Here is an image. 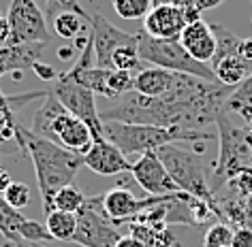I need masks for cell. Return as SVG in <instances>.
<instances>
[{"instance_id":"cell-1","label":"cell","mask_w":252,"mask_h":247,"mask_svg":"<svg viewBox=\"0 0 252 247\" xmlns=\"http://www.w3.org/2000/svg\"><path fill=\"white\" fill-rule=\"evenodd\" d=\"M233 90L218 81H205L192 75L178 73L171 92L158 98H148L137 92L109 100V107L98 111L103 122L148 124L165 128L201 130L224 113V103Z\"/></svg>"},{"instance_id":"cell-2","label":"cell","mask_w":252,"mask_h":247,"mask_svg":"<svg viewBox=\"0 0 252 247\" xmlns=\"http://www.w3.org/2000/svg\"><path fill=\"white\" fill-rule=\"evenodd\" d=\"M17 141L28 151L34 166L36 183L43 200V213L52 211V198L60 188L73 183L75 175L84 166V156H77L73 151L64 149L62 145L34 135L30 128H24L17 124Z\"/></svg>"},{"instance_id":"cell-3","label":"cell","mask_w":252,"mask_h":247,"mask_svg":"<svg viewBox=\"0 0 252 247\" xmlns=\"http://www.w3.org/2000/svg\"><path fill=\"white\" fill-rule=\"evenodd\" d=\"M103 135L113 143L122 154L141 156L146 151H156L165 145L192 141L201 143L214 135L203 130H186V128H165V126H148V124H126V122H103Z\"/></svg>"},{"instance_id":"cell-4","label":"cell","mask_w":252,"mask_h":247,"mask_svg":"<svg viewBox=\"0 0 252 247\" xmlns=\"http://www.w3.org/2000/svg\"><path fill=\"white\" fill-rule=\"evenodd\" d=\"M30 130L43 138L62 145L64 149L77 156H86V151L94 143L90 126L81 122L79 117H75L73 113H68L60 100L52 94V90H47V96L36 107Z\"/></svg>"},{"instance_id":"cell-5","label":"cell","mask_w":252,"mask_h":247,"mask_svg":"<svg viewBox=\"0 0 252 247\" xmlns=\"http://www.w3.org/2000/svg\"><path fill=\"white\" fill-rule=\"evenodd\" d=\"M218 126V160L212 173V192L216 196L224 183L244 170H252V132L244 124H233L231 113L216 119Z\"/></svg>"},{"instance_id":"cell-6","label":"cell","mask_w":252,"mask_h":247,"mask_svg":"<svg viewBox=\"0 0 252 247\" xmlns=\"http://www.w3.org/2000/svg\"><path fill=\"white\" fill-rule=\"evenodd\" d=\"M139 36V58L141 62H148L152 66L167 68L173 73L182 75H192V77L205 79V81H216L212 64L194 60L190 54L182 47L180 41L173 39H156L146 32H137Z\"/></svg>"},{"instance_id":"cell-7","label":"cell","mask_w":252,"mask_h":247,"mask_svg":"<svg viewBox=\"0 0 252 247\" xmlns=\"http://www.w3.org/2000/svg\"><path fill=\"white\" fill-rule=\"evenodd\" d=\"M156 154H158L162 164L167 166L171 179L175 181V186H178L182 192L207 200L216 209V215L220 218V207H218L216 196L212 192L210 181H207V177H205L203 160H201L197 154H190V151L178 147L175 143L156 149Z\"/></svg>"},{"instance_id":"cell-8","label":"cell","mask_w":252,"mask_h":247,"mask_svg":"<svg viewBox=\"0 0 252 247\" xmlns=\"http://www.w3.org/2000/svg\"><path fill=\"white\" fill-rule=\"evenodd\" d=\"M52 94L62 103V107L73 113L75 117H79L81 122H86L90 126L94 141L105 138L103 135V119L98 115V107H96V94L92 90H88L86 85H81L77 79H73L68 73H60L58 79L54 81Z\"/></svg>"},{"instance_id":"cell-9","label":"cell","mask_w":252,"mask_h":247,"mask_svg":"<svg viewBox=\"0 0 252 247\" xmlns=\"http://www.w3.org/2000/svg\"><path fill=\"white\" fill-rule=\"evenodd\" d=\"M120 230L100 209V196H86V205L77 211V228L73 243L81 247H116Z\"/></svg>"},{"instance_id":"cell-10","label":"cell","mask_w":252,"mask_h":247,"mask_svg":"<svg viewBox=\"0 0 252 247\" xmlns=\"http://www.w3.org/2000/svg\"><path fill=\"white\" fill-rule=\"evenodd\" d=\"M11 41L9 45H28V43H49L52 34L47 30V17L34 0H11L9 13Z\"/></svg>"},{"instance_id":"cell-11","label":"cell","mask_w":252,"mask_h":247,"mask_svg":"<svg viewBox=\"0 0 252 247\" xmlns=\"http://www.w3.org/2000/svg\"><path fill=\"white\" fill-rule=\"evenodd\" d=\"M130 175L148 196H169L182 192L156 151L137 156V160L130 164Z\"/></svg>"},{"instance_id":"cell-12","label":"cell","mask_w":252,"mask_h":247,"mask_svg":"<svg viewBox=\"0 0 252 247\" xmlns=\"http://www.w3.org/2000/svg\"><path fill=\"white\" fill-rule=\"evenodd\" d=\"M167 196H135L130 190L126 188H111L100 196V209L103 213L109 218L113 224L120 226V224H130L135 221V218L143 211H148L150 207L158 205L160 200H165Z\"/></svg>"},{"instance_id":"cell-13","label":"cell","mask_w":252,"mask_h":247,"mask_svg":"<svg viewBox=\"0 0 252 247\" xmlns=\"http://www.w3.org/2000/svg\"><path fill=\"white\" fill-rule=\"evenodd\" d=\"M90 36L94 43V62L98 68H111V58L120 47L139 45V36L116 28L103 15L90 17Z\"/></svg>"},{"instance_id":"cell-14","label":"cell","mask_w":252,"mask_h":247,"mask_svg":"<svg viewBox=\"0 0 252 247\" xmlns=\"http://www.w3.org/2000/svg\"><path fill=\"white\" fill-rule=\"evenodd\" d=\"M130 164L122 151L107 138H98L84 156V166L100 177H116L122 173H130Z\"/></svg>"},{"instance_id":"cell-15","label":"cell","mask_w":252,"mask_h":247,"mask_svg":"<svg viewBox=\"0 0 252 247\" xmlns=\"http://www.w3.org/2000/svg\"><path fill=\"white\" fill-rule=\"evenodd\" d=\"M186 13L184 9L175 7V4H160L152 7L150 13L143 20V32L156 39H173L180 41L182 32L186 28Z\"/></svg>"},{"instance_id":"cell-16","label":"cell","mask_w":252,"mask_h":247,"mask_svg":"<svg viewBox=\"0 0 252 247\" xmlns=\"http://www.w3.org/2000/svg\"><path fill=\"white\" fill-rule=\"evenodd\" d=\"M180 43L194 60L212 64L214 54H216V36H214L210 24H205L203 20L186 24L184 32L180 36Z\"/></svg>"},{"instance_id":"cell-17","label":"cell","mask_w":252,"mask_h":247,"mask_svg":"<svg viewBox=\"0 0 252 247\" xmlns=\"http://www.w3.org/2000/svg\"><path fill=\"white\" fill-rule=\"evenodd\" d=\"M175 79H178V73L167 71V68H158V66L139 68L133 79V92L148 98H158L173 90Z\"/></svg>"},{"instance_id":"cell-18","label":"cell","mask_w":252,"mask_h":247,"mask_svg":"<svg viewBox=\"0 0 252 247\" xmlns=\"http://www.w3.org/2000/svg\"><path fill=\"white\" fill-rule=\"evenodd\" d=\"M130 226V232L135 239H139L146 247H171L175 245L173 232L169 230V226H154V224H139V221H133Z\"/></svg>"},{"instance_id":"cell-19","label":"cell","mask_w":252,"mask_h":247,"mask_svg":"<svg viewBox=\"0 0 252 247\" xmlns=\"http://www.w3.org/2000/svg\"><path fill=\"white\" fill-rule=\"evenodd\" d=\"M90 24V15L88 13H75V11H62L52 20V28L60 39L75 41L79 39L86 26Z\"/></svg>"},{"instance_id":"cell-20","label":"cell","mask_w":252,"mask_h":247,"mask_svg":"<svg viewBox=\"0 0 252 247\" xmlns=\"http://www.w3.org/2000/svg\"><path fill=\"white\" fill-rule=\"evenodd\" d=\"M224 111L235 113L244 122L252 117V73L239 85H235V90L229 94V98L224 103Z\"/></svg>"},{"instance_id":"cell-21","label":"cell","mask_w":252,"mask_h":247,"mask_svg":"<svg viewBox=\"0 0 252 247\" xmlns=\"http://www.w3.org/2000/svg\"><path fill=\"white\" fill-rule=\"evenodd\" d=\"M214 73H216L218 83H222L226 87H235L248 77V62L242 60L239 55H231V58L220 60L214 66Z\"/></svg>"},{"instance_id":"cell-22","label":"cell","mask_w":252,"mask_h":247,"mask_svg":"<svg viewBox=\"0 0 252 247\" xmlns=\"http://www.w3.org/2000/svg\"><path fill=\"white\" fill-rule=\"evenodd\" d=\"M45 226L52 239L56 241H73L75 228H77V213H68V211H49L45 215Z\"/></svg>"},{"instance_id":"cell-23","label":"cell","mask_w":252,"mask_h":247,"mask_svg":"<svg viewBox=\"0 0 252 247\" xmlns=\"http://www.w3.org/2000/svg\"><path fill=\"white\" fill-rule=\"evenodd\" d=\"M24 215L22 211H17L4 200V196L0 194V234L9 241V243H22L20 237V226L24 224Z\"/></svg>"},{"instance_id":"cell-24","label":"cell","mask_w":252,"mask_h":247,"mask_svg":"<svg viewBox=\"0 0 252 247\" xmlns=\"http://www.w3.org/2000/svg\"><path fill=\"white\" fill-rule=\"evenodd\" d=\"M214 30V36H216V54H214V60H212V68L218 64L220 60L224 58H231V55H239V41L231 30H226L222 26H212Z\"/></svg>"},{"instance_id":"cell-25","label":"cell","mask_w":252,"mask_h":247,"mask_svg":"<svg viewBox=\"0 0 252 247\" xmlns=\"http://www.w3.org/2000/svg\"><path fill=\"white\" fill-rule=\"evenodd\" d=\"M86 205V196L81 190H77L73 183L60 188L58 192L54 194L52 198V211L58 209V211H68V213H77L81 207Z\"/></svg>"},{"instance_id":"cell-26","label":"cell","mask_w":252,"mask_h":247,"mask_svg":"<svg viewBox=\"0 0 252 247\" xmlns=\"http://www.w3.org/2000/svg\"><path fill=\"white\" fill-rule=\"evenodd\" d=\"M111 7L120 20L137 22L146 20V15L152 9V0H111Z\"/></svg>"},{"instance_id":"cell-27","label":"cell","mask_w":252,"mask_h":247,"mask_svg":"<svg viewBox=\"0 0 252 247\" xmlns=\"http://www.w3.org/2000/svg\"><path fill=\"white\" fill-rule=\"evenodd\" d=\"M141 66V58H139V45H126L120 47L111 58V68L118 71H130L135 73Z\"/></svg>"},{"instance_id":"cell-28","label":"cell","mask_w":252,"mask_h":247,"mask_svg":"<svg viewBox=\"0 0 252 247\" xmlns=\"http://www.w3.org/2000/svg\"><path fill=\"white\" fill-rule=\"evenodd\" d=\"M231 243H233V230L222 220L207 228L203 237V247H231Z\"/></svg>"},{"instance_id":"cell-29","label":"cell","mask_w":252,"mask_h":247,"mask_svg":"<svg viewBox=\"0 0 252 247\" xmlns=\"http://www.w3.org/2000/svg\"><path fill=\"white\" fill-rule=\"evenodd\" d=\"M2 196H4V200H7L13 209L22 211V209L28 207V202H30V188L26 186V183H22V181H13L2 192Z\"/></svg>"},{"instance_id":"cell-30","label":"cell","mask_w":252,"mask_h":247,"mask_svg":"<svg viewBox=\"0 0 252 247\" xmlns=\"http://www.w3.org/2000/svg\"><path fill=\"white\" fill-rule=\"evenodd\" d=\"M20 237H22V241H28V243H41V241L52 239V234H49L47 226L41 224V221L24 220V224L20 226Z\"/></svg>"},{"instance_id":"cell-31","label":"cell","mask_w":252,"mask_h":247,"mask_svg":"<svg viewBox=\"0 0 252 247\" xmlns=\"http://www.w3.org/2000/svg\"><path fill=\"white\" fill-rule=\"evenodd\" d=\"M62 11H75V13H86L79 7V0H47V20L52 22Z\"/></svg>"},{"instance_id":"cell-32","label":"cell","mask_w":252,"mask_h":247,"mask_svg":"<svg viewBox=\"0 0 252 247\" xmlns=\"http://www.w3.org/2000/svg\"><path fill=\"white\" fill-rule=\"evenodd\" d=\"M231 247H252V228L237 226V230H233Z\"/></svg>"},{"instance_id":"cell-33","label":"cell","mask_w":252,"mask_h":247,"mask_svg":"<svg viewBox=\"0 0 252 247\" xmlns=\"http://www.w3.org/2000/svg\"><path fill=\"white\" fill-rule=\"evenodd\" d=\"M32 71L36 73V77L43 79V81H56L58 79V73L54 71L49 64H45V62H34V66H32Z\"/></svg>"},{"instance_id":"cell-34","label":"cell","mask_w":252,"mask_h":247,"mask_svg":"<svg viewBox=\"0 0 252 247\" xmlns=\"http://www.w3.org/2000/svg\"><path fill=\"white\" fill-rule=\"evenodd\" d=\"M11 41V26L7 17L0 15V47H7Z\"/></svg>"},{"instance_id":"cell-35","label":"cell","mask_w":252,"mask_h":247,"mask_svg":"<svg viewBox=\"0 0 252 247\" xmlns=\"http://www.w3.org/2000/svg\"><path fill=\"white\" fill-rule=\"evenodd\" d=\"M239 58L252 62V39H242V43H239Z\"/></svg>"},{"instance_id":"cell-36","label":"cell","mask_w":252,"mask_h":247,"mask_svg":"<svg viewBox=\"0 0 252 247\" xmlns=\"http://www.w3.org/2000/svg\"><path fill=\"white\" fill-rule=\"evenodd\" d=\"M224 0H192V7H197L201 13L203 11H210V9H216L218 4H222Z\"/></svg>"},{"instance_id":"cell-37","label":"cell","mask_w":252,"mask_h":247,"mask_svg":"<svg viewBox=\"0 0 252 247\" xmlns=\"http://www.w3.org/2000/svg\"><path fill=\"white\" fill-rule=\"evenodd\" d=\"M116 247H146V245H143L139 239H135L133 234H124V237H120Z\"/></svg>"},{"instance_id":"cell-38","label":"cell","mask_w":252,"mask_h":247,"mask_svg":"<svg viewBox=\"0 0 252 247\" xmlns=\"http://www.w3.org/2000/svg\"><path fill=\"white\" fill-rule=\"evenodd\" d=\"M11 183H13V179H11V175H9V170L4 168V166H0V194L7 190Z\"/></svg>"},{"instance_id":"cell-39","label":"cell","mask_w":252,"mask_h":247,"mask_svg":"<svg viewBox=\"0 0 252 247\" xmlns=\"http://www.w3.org/2000/svg\"><path fill=\"white\" fill-rule=\"evenodd\" d=\"M58 58L60 60H71L73 58V49L71 47H60L58 49Z\"/></svg>"},{"instance_id":"cell-40","label":"cell","mask_w":252,"mask_h":247,"mask_svg":"<svg viewBox=\"0 0 252 247\" xmlns=\"http://www.w3.org/2000/svg\"><path fill=\"white\" fill-rule=\"evenodd\" d=\"M160 4H171V0H152V7H160Z\"/></svg>"},{"instance_id":"cell-41","label":"cell","mask_w":252,"mask_h":247,"mask_svg":"<svg viewBox=\"0 0 252 247\" xmlns=\"http://www.w3.org/2000/svg\"><path fill=\"white\" fill-rule=\"evenodd\" d=\"M244 126H246V128H248V130L252 132V117H250V119H246V122H244Z\"/></svg>"},{"instance_id":"cell-42","label":"cell","mask_w":252,"mask_h":247,"mask_svg":"<svg viewBox=\"0 0 252 247\" xmlns=\"http://www.w3.org/2000/svg\"><path fill=\"white\" fill-rule=\"evenodd\" d=\"M30 247H45V245H41V243H30Z\"/></svg>"},{"instance_id":"cell-43","label":"cell","mask_w":252,"mask_h":247,"mask_svg":"<svg viewBox=\"0 0 252 247\" xmlns=\"http://www.w3.org/2000/svg\"><path fill=\"white\" fill-rule=\"evenodd\" d=\"M171 247H182V245H180V243H175V245H171Z\"/></svg>"},{"instance_id":"cell-44","label":"cell","mask_w":252,"mask_h":247,"mask_svg":"<svg viewBox=\"0 0 252 247\" xmlns=\"http://www.w3.org/2000/svg\"><path fill=\"white\" fill-rule=\"evenodd\" d=\"M0 166H2V164H0Z\"/></svg>"}]
</instances>
